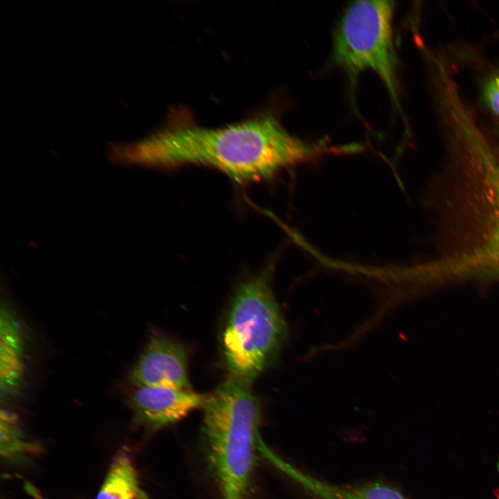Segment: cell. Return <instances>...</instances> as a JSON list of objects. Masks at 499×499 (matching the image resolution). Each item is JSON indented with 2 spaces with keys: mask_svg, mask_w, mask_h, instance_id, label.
I'll return each instance as SVG.
<instances>
[{
  "mask_svg": "<svg viewBox=\"0 0 499 499\" xmlns=\"http://www.w3.org/2000/svg\"><path fill=\"white\" fill-rule=\"evenodd\" d=\"M341 150L302 140L264 115L222 128L171 125L132 143L112 144L109 156L116 164L155 169L209 166L245 184Z\"/></svg>",
  "mask_w": 499,
  "mask_h": 499,
  "instance_id": "obj_1",
  "label": "cell"
},
{
  "mask_svg": "<svg viewBox=\"0 0 499 499\" xmlns=\"http://www.w3.org/2000/svg\"><path fill=\"white\" fill-rule=\"evenodd\" d=\"M202 443L221 499H247L261 435V405L250 384L228 376L202 408Z\"/></svg>",
  "mask_w": 499,
  "mask_h": 499,
  "instance_id": "obj_2",
  "label": "cell"
},
{
  "mask_svg": "<svg viewBox=\"0 0 499 499\" xmlns=\"http://www.w3.org/2000/svg\"><path fill=\"white\" fill-rule=\"evenodd\" d=\"M270 273L266 270L238 286L222 333L229 376L250 385L277 360L288 338Z\"/></svg>",
  "mask_w": 499,
  "mask_h": 499,
  "instance_id": "obj_3",
  "label": "cell"
},
{
  "mask_svg": "<svg viewBox=\"0 0 499 499\" xmlns=\"http://www.w3.org/2000/svg\"><path fill=\"white\" fill-rule=\"evenodd\" d=\"M394 10L393 1L351 2L345 8L334 32L332 56L351 84L365 71L375 73L395 107L400 109Z\"/></svg>",
  "mask_w": 499,
  "mask_h": 499,
  "instance_id": "obj_4",
  "label": "cell"
},
{
  "mask_svg": "<svg viewBox=\"0 0 499 499\" xmlns=\"http://www.w3.org/2000/svg\"><path fill=\"white\" fill-rule=\"evenodd\" d=\"M130 380L134 387L190 389L186 350L175 340L155 335L134 365Z\"/></svg>",
  "mask_w": 499,
  "mask_h": 499,
  "instance_id": "obj_5",
  "label": "cell"
},
{
  "mask_svg": "<svg viewBox=\"0 0 499 499\" xmlns=\"http://www.w3.org/2000/svg\"><path fill=\"white\" fill-rule=\"evenodd\" d=\"M207 394L191 389L161 386L135 387L130 402L137 420L156 430L171 425L194 410L203 408Z\"/></svg>",
  "mask_w": 499,
  "mask_h": 499,
  "instance_id": "obj_6",
  "label": "cell"
},
{
  "mask_svg": "<svg viewBox=\"0 0 499 499\" xmlns=\"http://www.w3.org/2000/svg\"><path fill=\"white\" fill-rule=\"evenodd\" d=\"M267 458L314 499H409L387 483L370 482L356 485H335L298 470L272 450L268 453Z\"/></svg>",
  "mask_w": 499,
  "mask_h": 499,
  "instance_id": "obj_7",
  "label": "cell"
},
{
  "mask_svg": "<svg viewBox=\"0 0 499 499\" xmlns=\"http://www.w3.org/2000/svg\"><path fill=\"white\" fill-rule=\"evenodd\" d=\"M23 344L19 325L7 308H1L0 319V378L6 395L19 385L23 373Z\"/></svg>",
  "mask_w": 499,
  "mask_h": 499,
  "instance_id": "obj_8",
  "label": "cell"
},
{
  "mask_svg": "<svg viewBox=\"0 0 499 499\" xmlns=\"http://www.w3.org/2000/svg\"><path fill=\"white\" fill-rule=\"evenodd\" d=\"M96 499H149L127 452L121 450L114 456Z\"/></svg>",
  "mask_w": 499,
  "mask_h": 499,
  "instance_id": "obj_9",
  "label": "cell"
},
{
  "mask_svg": "<svg viewBox=\"0 0 499 499\" xmlns=\"http://www.w3.org/2000/svg\"><path fill=\"white\" fill-rule=\"evenodd\" d=\"M0 434L1 455L6 460L21 459L39 450L35 444L26 437L17 417L6 410H1Z\"/></svg>",
  "mask_w": 499,
  "mask_h": 499,
  "instance_id": "obj_10",
  "label": "cell"
},
{
  "mask_svg": "<svg viewBox=\"0 0 499 499\" xmlns=\"http://www.w3.org/2000/svg\"><path fill=\"white\" fill-rule=\"evenodd\" d=\"M482 98L490 110L499 117V69L485 79L482 85Z\"/></svg>",
  "mask_w": 499,
  "mask_h": 499,
  "instance_id": "obj_11",
  "label": "cell"
}]
</instances>
